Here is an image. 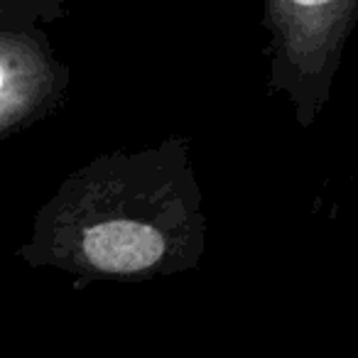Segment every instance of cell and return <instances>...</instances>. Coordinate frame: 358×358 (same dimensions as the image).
<instances>
[{"instance_id": "cell-4", "label": "cell", "mask_w": 358, "mask_h": 358, "mask_svg": "<svg viewBox=\"0 0 358 358\" xmlns=\"http://www.w3.org/2000/svg\"><path fill=\"white\" fill-rule=\"evenodd\" d=\"M66 15L59 0H0V27L40 25Z\"/></svg>"}, {"instance_id": "cell-3", "label": "cell", "mask_w": 358, "mask_h": 358, "mask_svg": "<svg viewBox=\"0 0 358 358\" xmlns=\"http://www.w3.org/2000/svg\"><path fill=\"white\" fill-rule=\"evenodd\" d=\"M69 81L40 25L0 27V140L62 108Z\"/></svg>"}, {"instance_id": "cell-2", "label": "cell", "mask_w": 358, "mask_h": 358, "mask_svg": "<svg viewBox=\"0 0 358 358\" xmlns=\"http://www.w3.org/2000/svg\"><path fill=\"white\" fill-rule=\"evenodd\" d=\"M356 25L358 0H268L263 6L270 35L268 86L292 103L302 128L317 123L327 106Z\"/></svg>"}, {"instance_id": "cell-1", "label": "cell", "mask_w": 358, "mask_h": 358, "mask_svg": "<svg viewBox=\"0 0 358 358\" xmlns=\"http://www.w3.org/2000/svg\"><path fill=\"white\" fill-rule=\"evenodd\" d=\"M209 219L192 143L169 135L106 152L69 172L40 206L17 255L30 268L89 282H150L196 270Z\"/></svg>"}]
</instances>
